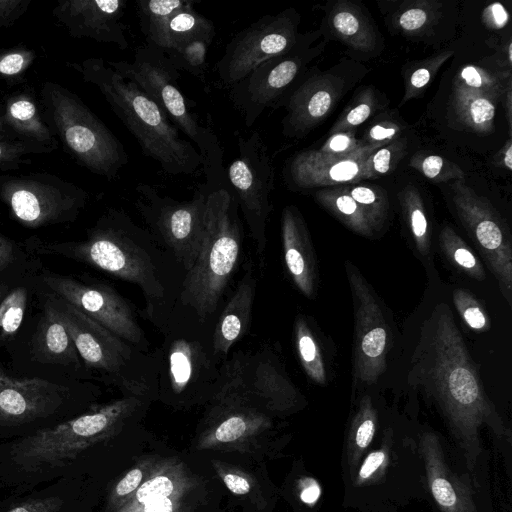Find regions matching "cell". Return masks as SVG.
<instances>
[{
	"instance_id": "1",
	"label": "cell",
	"mask_w": 512,
	"mask_h": 512,
	"mask_svg": "<svg viewBox=\"0 0 512 512\" xmlns=\"http://www.w3.org/2000/svg\"><path fill=\"white\" fill-rule=\"evenodd\" d=\"M408 380L436 405L469 470L474 469L481 454L479 431L483 426L499 438H510L445 302L435 304L419 327Z\"/></svg>"
},
{
	"instance_id": "2",
	"label": "cell",
	"mask_w": 512,
	"mask_h": 512,
	"mask_svg": "<svg viewBox=\"0 0 512 512\" xmlns=\"http://www.w3.org/2000/svg\"><path fill=\"white\" fill-rule=\"evenodd\" d=\"M27 251L57 255L84 263L138 286L143 317L159 328L177 305L186 272L177 261L125 211L108 208L78 241H25Z\"/></svg>"
},
{
	"instance_id": "3",
	"label": "cell",
	"mask_w": 512,
	"mask_h": 512,
	"mask_svg": "<svg viewBox=\"0 0 512 512\" xmlns=\"http://www.w3.org/2000/svg\"><path fill=\"white\" fill-rule=\"evenodd\" d=\"M205 183L208 192L201 246L185 274L176 306L202 322H213L240 262L243 228L228 181Z\"/></svg>"
},
{
	"instance_id": "4",
	"label": "cell",
	"mask_w": 512,
	"mask_h": 512,
	"mask_svg": "<svg viewBox=\"0 0 512 512\" xmlns=\"http://www.w3.org/2000/svg\"><path fill=\"white\" fill-rule=\"evenodd\" d=\"M66 66L94 85L114 114L135 137L144 155L167 174L191 175L202 166L197 148L184 139L160 107L133 82L122 77L102 58L91 57Z\"/></svg>"
},
{
	"instance_id": "5",
	"label": "cell",
	"mask_w": 512,
	"mask_h": 512,
	"mask_svg": "<svg viewBox=\"0 0 512 512\" xmlns=\"http://www.w3.org/2000/svg\"><path fill=\"white\" fill-rule=\"evenodd\" d=\"M213 322H202L175 306L158 328L162 339L152 351L156 400L177 408L208 404L217 392L221 364L212 349Z\"/></svg>"
},
{
	"instance_id": "6",
	"label": "cell",
	"mask_w": 512,
	"mask_h": 512,
	"mask_svg": "<svg viewBox=\"0 0 512 512\" xmlns=\"http://www.w3.org/2000/svg\"><path fill=\"white\" fill-rule=\"evenodd\" d=\"M71 335L91 380L118 389L124 396L156 400V371L145 353L115 335L61 297L46 293Z\"/></svg>"
},
{
	"instance_id": "7",
	"label": "cell",
	"mask_w": 512,
	"mask_h": 512,
	"mask_svg": "<svg viewBox=\"0 0 512 512\" xmlns=\"http://www.w3.org/2000/svg\"><path fill=\"white\" fill-rule=\"evenodd\" d=\"M150 402L123 396L94 405L75 418L39 429L17 441L11 450L13 459L27 472L64 465L87 448L119 433Z\"/></svg>"
},
{
	"instance_id": "8",
	"label": "cell",
	"mask_w": 512,
	"mask_h": 512,
	"mask_svg": "<svg viewBox=\"0 0 512 512\" xmlns=\"http://www.w3.org/2000/svg\"><path fill=\"white\" fill-rule=\"evenodd\" d=\"M107 63L148 95L170 122L196 145L202 158L206 182L227 181L220 142L213 130L202 126L197 116L190 111L177 85L180 71L162 50L147 44L136 49L132 62Z\"/></svg>"
},
{
	"instance_id": "9",
	"label": "cell",
	"mask_w": 512,
	"mask_h": 512,
	"mask_svg": "<svg viewBox=\"0 0 512 512\" xmlns=\"http://www.w3.org/2000/svg\"><path fill=\"white\" fill-rule=\"evenodd\" d=\"M40 106L54 137L82 167L113 180L128 163L123 144L68 88L53 81L43 82Z\"/></svg>"
},
{
	"instance_id": "10",
	"label": "cell",
	"mask_w": 512,
	"mask_h": 512,
	"mask_svg": "<svg viewBox=\"0 0 512 512\" xmlns=\"http://www.w3.org/2000/svg\"><path fill=\"white\" fill-rule=\"evenodd\" d=\"M220 371L217 391L239 395L274 417L297 412L306 404L276 344L264 342L255 350L234 352Z\"/></svg>"
},
{
	"instance_id": "11",
	"label": "cell",
	"mask_w": 512,
	"mask_h": 512,
	"mask_svg": "<svg viewBox=\"0 0 512 512\" xmlns=\"http://www.w3.org/2000/svg\"><path fill=\"white\" fill-rule=\"evenodd\" d=\"M0 200L23 226L74 222L89 201L78 185L48 172L0 175Z\"/></svg>"
},
{
	"instance_id": "12",
	"label": "cell",
	"mask_w": 512,
	"mask_h": 512,
	"mask_svg": "<svg viewBox=\"0 0 512 512\" xmlns=\"http://www.w3.org/2000/svg\"><path fill=\"white\" fill-rule=\"evenodd\" d=\"M208 185L202 184L189 200L161 195L153 186L135 187V206L155 241L189 271L198 255L204 226Z\"/></svg>"
},
{
	"instance_id": "13",
	"label": "cell",
	"mask_w": 512,
	"mask_h": 512,
	"mask_svg": "<svg viewBox=\"0 0 512 512\" xmlns=\"http://www.w3.org/2000/svg\"><path fill=\"white\" fill-rule=\"evenodd\" d=\"M225 170L260 263L263 264L267 247L266 228L273 210L274 167L259 132L238 137V156Z\"/></svg>"
},
{
	"instance_id": "14",
	"label": "cell",
	"mask_w": 512,
	"mask_h": 512,
	"mask_svg": "<svg viewBox=\"0 0 512 512\" xmlns=\"http://www.w3.org/2000/svg\"><path fill=\"white\" fill-rule=\"evenodd\" d=\"M345 270L354 305L353 388L375 384L385 372L392 332L383 304L351 262Z\"/></svg>"
},
{
	"instance_id": "15",
	"label": "cell",
	"mask_w": 512,
	"mask_h": 512,
	"mask_svg": "<svg viewBox=\"0 0 512 512\" xmlns=\"http://www.w3.org/2000/svg\"><path fill=\"white\" fill-rule=\"evenodd\" d=\"M299 14L292 8L264 15L239 31L217 63L220 81L232 87L263 62L291 50L298 42Z\"/></svg>"
},
{
	"instance_id": "16",
	"label": "cell",
	"mask_w": 512,
	"mask_h": 512,
	"mask_svg": "<svg viewBox=\"0 0 512 512\" xmlns=\"http://www.w3.org/2000/svg\"><path fill=\"white\" fill-rule=\"evenodd\" d=\"M40 276L49 292L141 351L151 353L150 341L134 308L113 287L101 281H80L47 270Z\"/></svg>"
},
{
	"instance_id": "17",
	"label": "cell",
	"mask_w": 512,
	"mask_h": 512,
	"mask_svg": "<svg viewBox=\"0 0 512 512\" xmlns=\"http://www.w3.org/2000/svg\"><path fill=\"white\" fill-rule=\"evenodd\" d=\"M451 191L459 220L477 245L511 306L512 245L509 230L487 199L478 196L464 180H455Z\"/></svg>"
},
{
	"instance_id": "18",
	"label": "cell",
	"mask_w": 512,
	"mask_h": 512,
	"mask_svg": "<svg viewBox=\"0 0 512 512\" xmlns=\"http://www.w3.org/2000/svg\"><path fill=\"white\" fill-rule=\"evenodd\" d=\"M312 53L300 36L288 52L273 57L230 87L229 98L251 127L267 108H277L308 63Z\"/></svg>"
},
{
	"instance_id": "19",
	"label": "cell",
	"mask_w": 512,
	"mask_h": 512,
	"mask_svg": "<svg viewBox=\"0 0 512 512\" xmlns=\"http://www.w3.org/2000/svg\"><path fill=\"white\" fill-rule=\"evenodd\" d=\"M204 483L175 458L151 463L135 493L114 512H194L204 500Z\"/></svg>"
},
{
	"instance_id": "20",
	"label": "cell",
	"mask_w": 512,
	"mask_h": 512,
	"mask_svg": "<svg viewBox=\"0 0 512 512\" xmlns=\"http://www.w3.org/2000/svg\"><path fill=\"white\" fill-rule=\"evenodd\" d=\"M199 436L203 449L246 448L273 428L274 416L234 393L217 391Z\"/></svg>"
},
{
	"instance_id": "21",
	"label": "cell",
	"mask_w": 512,
	"mask_h": 512,
	"mask_svg": "<svg viewBox=\"0 0 512 512\" xmlns=\"http://www.w3.org/2000/svg\"><path fill=\"white\" fill-rule=\"evenodd\" d=\"M95 388L90 380L63 385L39 377L14 378L0 365V424H26L48 417L77 393Z\"/></svg>"
},
{
	"instance_id": "22",
	"label": "cell",
	"mask_w": 512,
	"mask_h": 512,
	"mask_svg": "<svg viewBox=\"0 0 512 512\" xmlns=\"http://www.w3.org/2000/svg\"><path fill=\"white\" fill-rule=\"evenodd\" d=\"M126 5V0H61L52 16L73 38H88L125 50L129 47L122 22Z\"/></svg>"
},
{
	"instance_id": "23",
	"label": "cell",
	"mask_w": 512,
	"mask_h": 512,
	"mask_svg": "<svg viewBox=\"0 0 512 512\" xmlns=\"http://www.w3.org/2000/svg\"><path fill=\"white\" fill-rule=\"evenodd\" d=\"M379 146L365 144L345 157H328L307 149L294 154L286 163L283 177L291 189L334 187L366 179V160Z\"/></svg>"
},
{
	"instance_id": "24",
	"label": "cell",
	"mask_w": 512,
	"mask_h": 512,
	"mask_svg": "<svg viewBox=\"0 0 512 512\" xmlns=\"http://www.w3.org/2000/svg\"><path fill=\"white\" fill-rule=\"evenodd\" d=\"M340 95V81L331 75L314 74L301 81L280 102L287 111L282 120L283 134L304 136L329 116Z\"/></svg>"
},
{
	"instance_id": "25",
	"label": "cell",
	"mask_w": 512,
	"mask_h": 512,
	"mask_svg": "<svg viewBox=\"0 0 512 512\" xmlns=\"http://www.w3.org/2000/svg\"><path fill=\"white\" fill-rule=\"evenodd\" d=\"M419 446L427 484L440 512H479L469 480L447 464L437 434L423 432Z\"/></svg>"
},
{
	"instance_id": "26",
	"label": "cell",
	"mask_w": 512,
	"mask_h": 512,
	"mask_svg": "<svg viewBox=\"0 0 512 512\" xmlns=\"http://www.w3.org/2000/svg\"><path fill=\"white\" fill-rule=\"evenodd\" d=\"M281 239L285 267L293 284L313 299L318 287L317 263L305 221L295 206L282 210Z\"/></svg>"
},
{
	"instance_id": "27",
	"label": "cell",
	"mask_w": 512,
	"mask_h": 512,
	"mask_svg": "<svg viewBox=\"0 0 512 512\" xmlns=\"http://www.w3.org/2000/svg\"><path fill=\"white\" fill-rule=\"evenodd\" d=\"M257 278L250 263L237 283L235 290L217 315L213 334L212 349L216 359L223 363L234 344L248 332L256 295Z\"/></svg>"
},
{
	"instance_id": "28",
	"label": "cell",
	"mask_w": 512,
	"mask_h": 512,
	"mask_svg": "<svg viewBox=\"0 0 512 512\" xmlns=\"http://www.w3.org/2000/svg\"><path fill=\"white\" fill-rule=\"evenodd\" d=\"M32 356L43 364L68 367L76 379L91 380L71 335L46 293L40 321L32 337Z\"/></svg>"
},
{
	"instance_id": "29",
	"label": "cell",
	"mask_w": 512,
	"mask_h": 512,
	"mask_svg": "<svg viewBox=\"0 0 512 512\" xmlns=\"http://www.w3.org/2000/svg\"><path fill=\"white\" fill-rule=\"evenodd\" d=\"M4 123L8 135L32 145L54 151L57 140L46 124L41 106L28 92H16L2 104Z\"/></svg>"
},
{
	"instance_id": "30",
	"label": "cell",
	"mask_w": 512,
	"mask_h": 512,
	"mask_svg": "<svg viewBox=\"0 0 512 512\" xmlns=\"http://www.w3.org/2000/svg\"><path fill=\"white\" fill-rule=\"evenodd\" d=\"M193 4L192 1H187L158 30L146 38L147 44L168 54L196 36L215 34L213 22L198 13Z\"/></svg>"
},
{
	"instance_id": "31",
	"label": "cell",
	"mask_w": 512,
	"mask_h": 512,
	"mask_svg": "<svg viewBox=\"0 0 512 512\" xmlns=\"http://www.w3.org/2000/svg\"><path fill=\"white\" fill-rule=\"evenodd\" d=\"M378 411L370 395H363L352 417L345 444V459L350 478L374 440Z\"/></svg>"
},
{
	"instance_id": "32",
	"label": "cell",
	"mask_w": 512,
	"mask_h": 512,
	"mask_svg": "<svg viewBox=\"0 0 512 512\" xmlns=\"http://www.w3.org/2000/svg\"><path fill=\"white\" fill-rule=\"evenodd\" d=\"M330 24L335 35L350 48L368 52L375 47V32L359 7L340 1L332 8Z\"/></svg>"
},
{
	"instance_id": "33",
	"label": "cell",
	"mask_w": 512,
	"mask_h": 512,
	"mask_svg": "<svg viewBox=\"0 0 512 512\" xmlns=\"http://www.w3.org/2000/svg\"><path fill=\"white\" fill-rule=\"evenodd\" d=\"M314 197L346 227L361 236L370 238L379 229L368 213L340 186L317 190Z\"/></svg>"
},
{
	"instance_id": "34",
	"label": "cell",
	"mask_w": 512,
	"mask_h": 512,
	"mask_svg": "<svg viewBox=\"0 0 512 512\" xmlns=\"http://www.w3.org/2000/svg\"><path fill=\"white\" fill-rule=\"evenodd\" d=\"M294 344L298 360L307 377L317 385L328 382V367L320 339L310 319L298 314L294 321Z\"/></svg>"
},
{
	"instance_id": "35",
	"label": "cell",
	"mask_w": 512,
	"mask_h": 512,
	"mask_svg": "<svg viewBox=\"0 0 512 512\" xmlns=\"http://www.w3.org/2000/svg\"><path fill=\"white\" fill-rule=\"evenodd\" d=\"M401 206L418 255L427 268H433L432 232L422 197L416 187L408 185L403 189Z\"/></svg>"
},
{
	"instance_id": "36",
	"label": "cell",
	"mask_w": 512,
	"mask_h": 512,
	"mask_svg": "<svg viewBox=\"0 0 512 512\" xmlns=\"http://www.w3.org/2000/svg\"><path fill=\"white\" fill-rule=\"evenodd\" d=\"M454 107L460 120L470 129L487 133L493 129L497 100L480 94L454 92Z\"/></svg>"
},
{
	"instance_id": "37",
	"label": "cell",
	"mask_w": 512,
	"mask_h": 512,
	"mask_svg": "<svg viewBox=\"0 0 512 512\" xmlns=\"http://www.w3.org/2000/svg\"><path fill=\"white\" fill-rule=\"evenodd\" d=\"M510 76L493 73L474 65L464 66L453 81V92L474 93L489 96L497 101L504 95Z\"/></svg>"
},
{
	"instance_id": "38",
	"label": "cell",
	"mask_w": 512,
	"mask_h": 512,
	"mask_svg": "<svg viewBox=\"0 0 512 512\" xmlns=\"http://www.w3.org/2000/svg\"><path fill=\"white\" fill-rule=\"evenodd\" d=\"M439 245L444 256L461 272L477 281L485 279L482 262L451 226L441 229Z\"/></svg>"
},
{
	"instance_id": "39",
	"label": "cell",
	"mask_w": 512,
	"mask_h": 512,
	"mask_svg": "<svg viewBox=\"0 0 512 512\" xmlns=\"http://www.w3.org/2000/svg\"><path fill=\"white\" fill-rule=\"evenodd\" d=\"M28 302V288L15 286L7 291L0 302V345L16 335L22 325Z\"/></svg>"
},
{
	"instance_id": "40",
	"label": "cell",
	"mask_w": 512,
	"mask_h": 512,
	"mask_svg": "<svg viewBox=\"0 0 512 512\" xmlns=\"http://www.w3.org/2000/svg\"><path fill=\"white\" fill-rule=\"evenodd\" d=\"M215 34L196 36L166 54L173 65L179 70H185L199 76L204 73L207 51Z\"/></svg>"
},
{
	"instance_id": "41",
	"label": "cell",
	"mask_w": 512,
	"mask_h": 512,
	"mask_svg": "<svg viewBox=\"0 0 512 512\" xmlns=\"http://www.w3.org/2000/svg\"><path fill=\"white\" fill-rule=\"evenodd\" d=\"M340 187L368 213L379 228L382 226L389 210L387 194L383 189L360 183L340 185Z\"/></svg>"
},
{
	"instance_id": "42",
	"label": "cell",
	"mask_w": 512,
	"mask_h": 512,
	"mask_svg": "<svg viewBox=\"0 0 512 512\" xmlns=\"http://www.w3.org/2000/svg\"><path fill=\"white\" fill-rule=\"evenodd\" d=\"M36 59L35 51L25 45L0 50V82L18 84Z\"/></svg>"
},
{
	"instance_id": "43",
	"label": "cell",
	"mask_w": 512,
	"mask_h": 512,
	"mask_svg": "<svg viewBox=\"0 0 512 512\" xmlns=\"http://www.w3.org/2000/svg\"><path fill=\"white\" fill-rule=\"evenodd\" d=\"M186 2L185 0H138L141 30L145 38L158 30Z\"/></svg>"
},
{
	"instance_id": "44",
	"label": "cell",
	"mask_w": 512,
	"mask_h": 512,
	"mask_svg": "<svg viewBox=\"0 0 512 512\" xmlns=\"http://www.w3.org/2000/svg\"><path fill=\"white\" fill-rule=\"evenodd\" d=\"M51 150L13 138L10 135H0V173L17 170L29 165L32 160L29 155L46 154Z\"/></svg>"
},
{
	"instance_id": "45",
	"label": "cell",
	"mask_w": 512,
	"mask_h": 512,
	"mask_svg": "<svg viewBox=\"0 0 512 512\" xmlns=\"http://www.w3.org/2000/svg\"><path fill=\"white\" fill-rule=\"evenodd\" d=\"M409 165L435 182L464 180L463 170L455 163L435 154H414Z\"/></svg>"
},
{
	"instance_id": "46",
	"label": "cell",
	"mask_w": 512,
	"mask_h": 512,
	"mask_svg": "<svg viewBox=\"0 0 512 512\" xmlns=\"http://www.w3.org/2000/svg\"><path fill=\"white\" fill-rule=\"evenodd\" d=\"M377 99L371 89L360 93L353 104L343 111L330 130V135L339 132L352 131L357 126L368 120L375 112Z\"/></svg>"
},
{
	"instance_id": "47",
	"label": "cell",
	"mask_w": 512,
	"mask_h": 512,
	"mask_svg": "<svg viewBox=\"0 0 512 512\" xmlns=\"http://www.w3.org/2000/svg\"><path fill=\"white\" fill-rule=\"evenodd\" d=\"M453 53L454 52L452 50L441 52L434 57H430L422 61L417 65V67L411 70L406 79L405 94L401 104L417 97L419 93L427 87L440 67L453 55Z\"/></svg>"
},
{
	"instance_id": "48",
	"label": "cell",
	"mask_w": 512,
	"mask_h": 512,
	"mask_svg": "<svg viewBox=\"0 0 512 512\" xmlns=\"http://www.w3.org/2000/svg\"><path fill=\"white\" fill-rule=\"evenodd\" d=\"M433 4L428 1H420L401 8L395 15L397 27L402 32L409 34L425 30L436 18V8Z\"/></svg>"
},
{
	"instance_id": "49",
	"label": "cell",
	"mask_w": 512,
	"mask_h": 512,
	"mask_svg": "<svg viewBox=\"0 0 512 512\" xmlns=\"http://www.w3.org/2000/svg\"><path fill=\"white\" fill-rule=\"evenodd\" d=\"M406 145L405 139L398 138L370 154L366 160V179L388 173L405 154Z\"/></svg>"
},
{
	"instance_id": "50",
	"label": "cell",
	"mask_w": 512,
	"mask_h": 512,
	"mask_svg": "<svg viewBox=\"0 0 512 512\" xmlns=\"http://www.w3.org/2000/svg\"><path fill=\"white\" fill-rule=\"evenodd\" d=\"M152 461L138 464L130 469L113 487L108 498V510L116 511L135 493L148 474Z\"/></svg>"
},
{
	"instance_id": "51",
	"label": "cell",
	"mask_w": 512,
	"mask_h": 512,
	"mask_svg": "<svg viewBox=\"0 0 512 512\" xmlns=\"http://www.w3.org/2000/svg\"><path fill=\"white\" fill-rule=\"evenodd\" d=\"M453 303L465 323L476 331L486 330L488 320L485 311L467 290L457 288L453 292Z\"/></svg>"
},
{
	"instance_id": "52",
	"label": "cell",
	"mask_w": 512,
	"mask_h": 512,
	"mask_svg": "<svg viewBox=\"0 0 512 512\" xmlns=\"http://www.w3.org/2000/svg\"><path fill=\"white\" fill-rule=\"evenodd\" d=\"M365 143L357 140L354 131L339 132L329 135L323 145L317 150L328 157H345L353 154Z\"/></svg>"
},
{
	"instance_id": "53",
	"label": "cell",
	"mask_w": 512,
	"mask_h": 512,
	"mask_svg": "<svg viewBox=\"0 0 512 512\" xmlns=\"http://www.w3.org/2000/svg\"><path fill=\"white\" fill-rule=\"evenodd\" d=\"M401 130V126L393 121H378L369 128L362 141L370 146L383 147L398 139Z\"/></svg>"
},
{
	"instance_id": "54",
	"label": "cell",
	"mask_w": 512,
	"mask_h": 512,
	"mask_svg": "<svg viewBox=\"0 0 512 512\" xmlns=\"http://www.w3.org/2000/svg\"><path fill=\"white\" fill-rule=\"evenodd\" d=\"M32 2L33 0H0V30L14 25Z\"/></svg>"
},
{
	"instance_id": "55",
	"label": "cell",
	"mask_w": 512,
	"mask_h": 512,
	"mask_svg": "<svg viewBox=\"0 0 512 512\" xmlns=\"http://www.w3.org/2000/svg\"><path fill=\"white\" fill-rule=\"evenodd\" d=\"M225 486L237 496H245L250 494L253 484L248 476L243 472L226 470L225 468H217Z\"/></svg>"
},
{
	"instance_id": "56",
	"label": "cell",
	"mask_w": 512,
	"mask_h": 512,
	"mask_svg": "<svg viewBox=\"0 0 512 512\" xmlns=\"http://www.w3.org/2000/svg\"><path fill=\"white\" fill-rule=\"evenodd\" d=\"M62 504L58 497L37 498L12 507L6 512H56Z\"/></svg>"
},
{
	"instance_id": "57",
	"label": "cell",
	"mask_w": 512,
	"mask_h": 512,
	"mask_svg": "<svg viewBox=\"0 0 512 512\" xmlns=\"http://www.w3.org/2000/svg\"><path fill=\"white\" fill-rule=\"evenodd\" d=\"M18 255L17 244L0 231V274L16 263Z\"/></svg>"
},
{
	"instance_id": "58",
	"label": "cell",
	"mask_w": 512,
	"mask_h": 512,
	"mask_svg": "<svg viewBox=\"0 0 512 512\" xmlns=\"http://www.w3.org/2000/svg\"><path fill=\"white\" fill-rule=\"evenodd\" d=\"M484 23L492 29H501L509 21V14L500 3H492L483 12Z\"/></svg>"
},
{
	"instance_id": "59",
	"label": "cell",
	"mask_w": 512,
	"mask_h": 512,
	"mask_svg": "<svg viewBox=\"0 0 512 512\" xmlns=\"http://www.w3.org/2000/svg\"><path fill=\"white\" fill-rule=\"evenodd\" d=\"M320 496V487L313 479H307L300 491V499L306 504L315 503Z\"/></svg>"
},
{
	"instance_id": "60",
	"label": "cell",
	"mask_w": 512,
	"mask_h": 512,
	"mask_svg": "<svg viewBox=\"0 0 512 512\" xmlns=\"http://www.w3.org/2000/svg\"><path fill=\"white\" fill-rule=\"evenodd\" d=\"M496 162L499 166L506 168L507 170L512 169V140L511 137L507 139L503 147L497 154Z\"/></svg>"
},
{
	"instance_id": "61",
	"label": "cell",
	"mask_w": 512,
	"mask_h": 512,
	"mask_svg": "<svg viewBox=\"0 0 512 512\" xmlns=\"http://www.w3.org/2000/svg\"><path fill=\"white\" fill-rule=\"evenodd\" d=\"M511 77L509 78L506 90L504 95H506V101H505V107H506V114H507V121L509 124V127L511 129V120H512V91H511Z\"/></svg>"
},
{
	"instance_id": "62",
	"label": "cell",
	"mask_w": 512,
	"mask_h": 512,
	"mask_svg": "<svg viewBox=\"0 0 512 512\" xmlns=\"http://www.w3.org/2000/svg\"><path fill=\"white\" fill-rule=\"evenodd\" d=\"M7 134L5 123H4V117H3V109L2 105H0V135Z\"/></svg>"
},
{
	"instance_id": "63",
	"label": "cell",
	"mask_w": 512,
	"mask_h": 512,
	"mask_svg": "<svg viewBox=\"0 0 512 512\" xmlns=\"http://www.w3.org/2000/svg\"><path fill=\"white\" fill-rule=\"evenodd\" d=\"M9 289V285L7 283L0 284V302Z\"/></svg>"
}]
</instances>
